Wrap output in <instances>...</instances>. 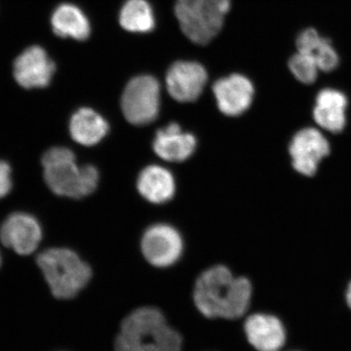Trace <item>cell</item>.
<instances>
[{"label":"cell","instance_id":"6da1fadb","mask_svg":"<svg viewBox=\"0 0 351 351\" xmlns=\"http://www.w3.org/2000/svg\"><path fill=\"white\" fill-rule=\"evenodd\" d=\"M252 286L245 277H234L228 267L216 265L205 270L196 280L193 301L207 318L234 320L250 306Z\"/></svg>","mask_w":351,"mask_h":351},{"label":"cell","instance_id":"7a4b0ae2","mask_svg":"<svg viewBox=\"0 0 351 351\" xmlns=\"http://www.w3.org/2000/svg\"><path fill=\"white\" fill-rule=\"evenodd\" d=\"M181 335L156 307H138L124 318L114 351H181Z\"/></svg>","mask_w":351,"mask_h":351},{"label":"cell","instance_id":"3957f363","mask_svg":"<svg viewBox=\"0 0 351 351\" xmlns=\"http://www.w3.org/2000/svg\"><path fill=\"white\" fill-rule=\"evenodd\" d=\"M41 163L48 188L57 195L80 199L94 193L99 172L93 165L78 166L68 147H52L43 154Z\"/></svg>","mask_w":351,"mask_h":351},{"label":"cell","instance_id":"277c9868","mask_svg":"<svg viewBox=\"0 0 351 351\" xmlns=\"http://www.w3.org/2000/svg\"><path fill=\"white\" fill-rule=\"evenodd\" d=\"M36 262L51 293L57 299L76 297L92 277L91 267L69 249H48L39 254Z\"/></svg>","mask_w":351,"mask_h":351},{"label":"cell","instance_id":"5b68a950","mask_svg":"<svg viewBox=\"0 0 351 351\" xmlns=\"http://www.w3.org/2000/svg\"><path fill=\"white\" fill-rule=\"evenodd\" d=\"M232 0H176L175 16L182 34L197 45L211 43L225 25Z\"/></svg>","mask_w":351,"mask_h":351},{"label":"cell","instance_id":"8992f818","mask_svg":"<svg viewBox=\"0 0 351 351\" xmlns=\"http://www.w3.org/2000/svg\"><path fill=\"white\" fill-rule=\"evenodd\" d=\"M160 96V83L154 76H135L127 83L122 93V112L131 124L147 125L158 115Z\"/></svg>","mask_w":351,"mask_h":351},{"label":"cell","instance_id":"52a82bcc","mask_svg":"<svg viewBox=\"0 0 351 351\" xmlns=\"http://www.w3.org/2000/svg\"><path fill=\"white\" fill-rule=\"evenodd\" d=\"M184 242L173 226L158 223L147 228L142 239L145 260L156 267H168L181 258Z\"/></svg>","mask_w":351,"mask_h":351},{"label":"cell","instance_id":"ba28073f","mask_svg":"<svg viewBox=\"0 0 351 351\" xmlns=\"http://www.w3.org/2000/svg\"><path fill=\"white\" fill-rule=\"evenodd\" d=\"M206 69L198 62L178 61L166 73V89L174 100L180 103L195 101L206 86Z\"/></svg>","mask_w":351,"mask_h":351},{"label":"cell","instance_id":"9c48e42d","mask_svg":"<svg viewBox=\"0 0 351 351\" xmlns=\"http://www.w3.org/2000/svg\"><path fill=\"white\" fill-rule=\"evenodd\" d=\"M289 152L295 170L311 177L317 172L321 160L329 154L330 145L317 129L306 128L295 134Z\"/></svg>","mask_w":351,"mask_h":351},{"label":"cell","instance_id":"30bf717a","mask_svg":"<svg viewBox=\"0 0 351 351\" xmlns=\"http://www.w3.org/2000/svg\"><path fill=\"white\" fill-rule=\"evenodd\" d=\"M43 239V230L32 215L17 212L11 214L0 226V240L7 248L19 255H29L38 249Z\"/></svg>","mask_w":351,"mask_h":351},{"label":"cell","instance_id":"8fae6325","mask_svg":"<svg viewBox=\"0 0 351 351\" xmlns=\"http://www.w3.org/2000/svg\"><path fill=\"white\" fill-rule=\"evenodd\" d=\"M217 106L228 117H239L251 107L255 88L247 76L240 73L219 78L213 85Z\"/></svg>","mask_w":351,"mask_h":351},{"label":"cell","instance_id":"7c38bea8","mask_svg":"<svg viewBox=\"0 0 351 351\" xmlns=\"http://www.w3.org/2000/svg\"><path fill=\"white\" fill-rule=\"evenodd\" d=\"M54 62L40 46L27 48L14 63V77L25 89L44 88L49 85L54 75Z\"/></svg>","mask_w":351,"mask_h":351},{"label":"cell","instance_id":"4fadbf2b","mask_svg":"<svg viewBox=\"0 0 351 351\" xmlns=\"http://www.w3.org/2000/svg\"><path fill=\"white\" fill-rule=\"evenodd\" d=\"M244 331L250 345L258 351H279L285 343V329L276 316L253 314L245 321Z\"/></svg>","mask_w":351,"mask_h":351},{"label":"cell","instance_id":"5bb4252c","mask_svg":"<svg viewBox=\"0 0 351 351\" xmlns=\"http://www.w3.org/2000/svg\"><path fill=\"white\" fill-rule=\"evenodd\" d=\"M154 151L157 156L169 162H181L193 156L196 138L193 134L182 130L177 123H171L156 132Z\"/></svg>","mask_w":351,"mask_h":351},{"label":"cell","instance_id":"9a60e30c","mask_svg":"<svg viewBox=\"0 0 351 351\" xmlns=\"http://www.w3.org/2000/svg\"><path fill=\"white\" fill-rule=\"evenodd\" d=\"M348 98L343 92L332 88L321 90L316 97L313 117L325 130L339 133L345 128Z\"/></svg>","mask_w":351,"mask_h":351},{"label":"cell","instance_id":"2e32d148","mask_svg":"<svg viewBox=\"0 0 351 351\" xmlns=\"http://www.w3.org/2000/svg\"><path fill=\"white\" fill-rule=\"evenodd\" d=\"M137 188L141 195L149 202L162 204L175 195L174 177L161 166H147L138 175Z\"/></svg>","mask_w":351,"mask_h":351},{"label":"cell","instance_id":"e0dca14e","mask_svg":"<svg viewBox=\"0 0 351 351\" xmlns=\"http://www.w3.org/2000/svg\"><path fill=\"white\" fill-rule=\"evenodd\" d=\"M69 132L71 138L77 144L92 147L106 137L108 123L100 113L92 108H82L71 117Z\"/></svg>","mask_w":351,"mask_h":351},{"label":"cell","instance_id":"ac0fdd59","mask_svg":"<svg viewBox=\"0 0 351 351\" xmlns=\"http://www.w3.org/2000/svg\"><path fill=\"white\" fill-rule=\"evenodd\" d=\"M53 32L60 38L86 40L91 34V25L87 16L80 8L71 3L57 7L51 19Z\"/></svg>","mask_w":351,"mask_h":351},{"label":"cell","instance_id":"d6986e66","mask_svg":"<svg viewBox=\"0 0 351 351\" xmlns=\"http://www.w3.org/2000/svg\"><path fill=\"white\" fill-rule=\"evenodd\" d=\"M119 22L124 31L147 34L156 27V15L147 0H126L119 11Z\"/></svg>","mask_w":351,"mask_h":351},{"label":"cell","instance_id":"ffe728a7","mask_svg":"<svg viewBox=\"0 0 351 351\" xmlns=\"http://www.w3.org/2000/svg\"><path fill=\"white\" fill-rule=\"evenodd\" d=\"M289 69L295 80L304 84H311L317 80L319 68L311 55L297 52L289 60Z\"/></svg>","mask_w":351,"mask_h":351},{"label":"cell","instance_id":"44dd1931","mask_svg":"<svg viewBox=\"0 0 351 351\" xmlns=\"http://www.w3.org/2000/svg\"><path fill=\"white\" fill-rule=\"evenodd\" d=\"M311 56L313 58L320 71H326V73L336 69L339 64L338 52L331 40L326 38H322L317 47L311 53Z\"/></svg>","mask_w":351,"mask_h":351},{"label":"cell","instance_id":"7402d4cb","mask_svg":"<svg viewBox=\"0 0 351 351\" xmlns=\"http://www.w3.org/2000/svg\"><path fill=\"white\" fill-rule=\"evenodd\" d=\"M323 36L319 32L313 27L304 29L300 32L295 40L298 52L304 53V54L311 55L314 49L317 47L318 44L322 40Z\"/></svg>","mask_w":351,"mask_h":351},{"label":"cell","instance_id":"603a6c76","mask_svg":"<svg viewBox=\"0 0 351 351\" xmlns=\"http://www.w3.org/2000/svg\"><path fill=\"white\" fill-rule=\"evenodd\" d=\"M12 170L5 161L0 160V198L5 197L12 189Z\"/></svg>","mask_w":351,"mask_h":351},{"label":"cell","instance_id":"cb8c5ba5","mask_svg":"<svg viewBox=\"0 0 351 351\" xmlns=\"http://www.w3.org/2000/svg\"><path fill=\"white\" fill-rule=\"evenodd\" d=\"M346 302H348V306L351 309V282L348 288V292H346Z\"/></svg>","mask_w":351,"mask_h":351},{"label":"cell","instance_id":"d4e9b609","mask_svg":"<svg viewBox=\"0 0 351 351\" xmlns=\"http://www.w3.org/2000/svg\"><path fill=\"white\" fill-rule=\"evenodd\" d=\"M0 263H1V257H0Z\"/></svg>","mask_w":351,"mask_h":351}]
</instances>
